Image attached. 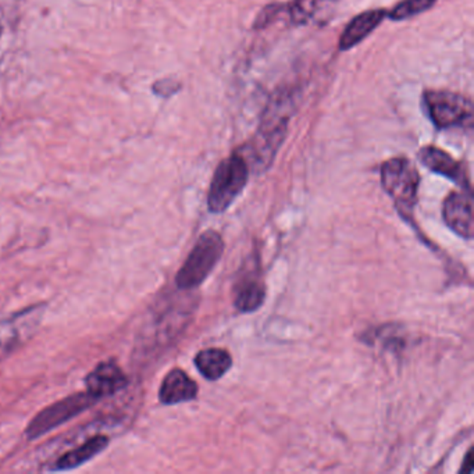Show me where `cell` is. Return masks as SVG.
I'll use <instances>...</instances> for the list:
<instances>
[{"mask_svg":"<svg viewBox=\"0 0 474 474\" xmlns=\"http://www.w3.org/2000/svg\"><path fill=\"white\" fill-rule=\"evenodd\" d=\"M223 252L224 241L222 235L216 232H204L178 270L175 277L178 289L183 291L198 289L216 268Z\"/></svg>","mask_w":474,"mask_h":474,"instance_id":"2","label":"cell"},{"mask_svg":"<svg viewBox=\"0 0 474 474\" xmlns=\"http://www.w3.org/2000/svg\"><path fill=\"white\" fill-rule=\"evenodd\" d=\"M98 403L97 398H93L90 393H74V395L66 396L58 403H52L48 408L43 409L40 413L33 416V421L25 430L28 440H36L48 434L56 427L79 416L82 412L88 411L90 406Z\"/></svg>","mask_w":474,"mask_h":474,"instance_id":"4","label":"cell"},{"mask_svg":"<svg viewBox=\"0 0 474 474\" xmlns=\"http://www.w3.org/2000/svg\"><path fill=\"white\" fill-rule=\"evenodd\" d=\"M445 223L453 232L465 240L473 238V198L469 191L452 193L442 207Z\"/></svg>","mask_w":474,"mask_h":474,"instance_id":"7","label":"cell"},{"mask_svg":"<svg viewBox=\"0 0 474 474\" xmlns=\"http://www.w3.org/2000/svg\"><path fill=\"white\" fill-rule=\"evenodd\" d=\"M180 84L173 81V80H162V81H157L154 85L155 93L160 95V97H172L173 93L177 92Z\"/></svg>","mask_w":474,"mask_h":474,"instance_id":"18","label":"cell"},{"mask_svg":"<svg viewBox=\"0 0 474 474\" xmlns=\"http://www.w3.org/2000/svg\"><path fill=\"white\" fill-rule=\"evenodd\" d=\"M128 384V378L115 362H102L85 378L87 393L98 401L111 396Z\"/></svg>","mask_w":474,"mask_h":474,"instance_id":"8","label":"cell"},{"mask_svg":"<svg viewBox=\"0 0 474 474\" xmlns=\"http://www.w3.org/2000/svg\"><path fill=\"white\" fill-rule=\"evenodd\" d=\"M198 384L184 370L175 369L166 375L159 390L160 403L165 405H177L189 403L198 395Z\"/></svg>","mask_w":474,"mask_h":474,"instance_id":"10","label":"cell"},{"mask_svg":"<svg viewBox=\"0 0 474 474\" xmlns=\"http://www.w3.org/2000/svg\"><path fill=\"white\" fill-rule=\"evenodd\" d=\"M382 184L401 212H412L417 202L421 175L411 160L393 157L382 166Z\"/></svg>","mask_w":474,"mask_h":474,"instance_id":"3","label":"cell"},{"mask_svg":"<svg viewBox=\"0 0 474 474\" xmlns=\"http://www.w3.org/2000/svg\"><path fill=\"white\" fill-rule=\"evenodd\" d=\"M385 15H387L385 10L377 9L367 10V12L360 13L356 17L352 18V22L346 25L343 35L339 38V49L349 51V49L355 48L357 43L367 38L378 25L382 24Z\"/></svg>","mask_w":474,"mask_h":474,"instance_id":"11","label":"cell"},{"mask_svg":"<svg viewBox=\"0 0 474 474\" xmlns=\"http://www.w3.org/2000/svg\"><path fill=\"white\" fill-rule=\"evenodd\" d=\"M424 105L435 127L441 129L471 124L473 105L470 100L450 90H426Z\"/></svg>","mask_w":474,"mask_h":474,"instance_id":"5","label":"cell"},{"mask_svg":"<svg viewBox=\"0 0 474 474\" xmlns=\"http://www.w3.org/2000/svg\"><path fill=\"white\" fill-rule=\"evenodd\" d=\"M473 450H469L468 455H466L465 465L460 469L463 473H471L473 471Z\"/></svg>","mask_w":474,"mask_h":474,"instance_id":"19","label":"cell"},{"mask_svg":"<svg viewBox=\"0 0 474 474\" xmlns=\"http://www.w3.org/2000/svg\"><path fill=\"white\" fill-rule=\"evenodd\" d=\"M435 2L437 0H401L391 12H387V15L393 22H403L426 12L430 7L434 6Z\"/></svg>","mask_w":474,"mask_h":474,"instance_id":"15","label":"cell"},{"mask_svg":"<svg viewBox=\"0 0 474 474\" xmlns=\"http://www.w3.org/2000/svg\"><path fill=\"white\" fill-rule=\"evenodd\" d=\"M318 6H320V0H294L289 7L291 22L295 25L307 24L315 17Z\"/></svg>","mask_w":474,"mask_h":474,"instance_id":"16","label":"cell"},{"mask_svg":"<svg viewBox=\"0 0 474 474\" xmlns=\"http://www.w3.org/2000/svg\"><path fill=\"white\" fill-rule=\"evenodd\" d=\"M280 9H281V6L276 4L264 7V9L259 13L258 17H256L253 27H255L256 30L268 27V25L273 22L274 18L277 17V14H279Z\"/></svg>","mask_w":474,"mask_h":474,"instance_id":"17","label":"cell"},{"mask_svg":"<svg viewBox=\"0 0 474 474\" xmlns=\"http://www.w3.org/2000/svg\"><path fill=\"white\" fill-rule=\"evenodd\" d=\"M109 442H110V440H109L108 435H93L92 439L88 440L84 444L62 455L49 470L67 471L80 468V466L87 463L88 460H93L100 452H103L109 447Z\"/></svg>","mask_w":474,"mask_h":474,"instance_id":"12","label":"cell"},{"mask_svg":"<svg viewBox=\"0 0 474 474\" xmlns=\"http://www.w3.org/2000/svg\"><path fill=\"white\" fill-rule=\"evenodd\" d=\"M250 166L238 152L217 166L211 188L207 194V206L212 213L227 211L242 194L250 178Z\"/></svg>","mask_w":474,"mask_h":474,"instance_id":"1","label":"cell"},{"mask_svg":"<svg viewBox=\"0 0 474 474\" xmlns=\"http://www.w3.org/2000/svg\"><path fill=\"white\" fill-rule=\"evenodd\" d=\"M43 307H33L0 321V362L35 333L43 320Z\"/></svg>","mask_w":474,"mask_h":474,"instance_id":"6","label":"cell"},{"mask_svg":"<svg viewBox=\"0 0 474 474\" xmlns=\"http://www.w3.org/2000/svg\"><path fill=\"white\" fill-rule=\"evenodd\" d=\"M0 35H2V24H0Z\"/></svg>","mask_w":474,"mask_h":474,"instance_id":"20","label":"cell"},{"mask_svg":"<svg viewBox=\"0 0 474 474\" xmlns=\"http://www.w3.org/2000/svg\"><path fill=\"white\" fill-rule=\"evenodd\" d=\"M417 156H419L422 165L429 168L430 172L450 178V181L460 184L463 191L471 193L470 183H469L465 168L462 167L460 162L453 159L450 155H448L445 150L435 147H424L417 154Z\"/></svg>","mask_w":474,"mask_h":474,"instance_id":"9","label":"cell"},{"mask_svg":"<svg viewBox=\"0 0 474 474\" xmlns=\"http://www.w3.org/2000/svg\"><path fill=\"white\" fill-rule=\"evenodd\" d=\"M195 366L204 378L216 382L232 369V357L225 349H204L196 355Z\"/></svg>","mask_w":474,"mask_h":474,"instance_id":"13","label":"cell"},{"mask_svg":"<svg viewBox=\"0 0 474 474\" xmlns=\"http://www.w3.org/2000/svg\"><path fill=\"white\" fill-rule=\"evenodd\" d=\"M264 298L266 291L261 282L246 280L238 286L234 299L235 308L242 313L256 312L263 305Z\"/></svg>","mask_w":474,"mask_h":474,"instance_id":"14","label":"cell"}]
</instances>
